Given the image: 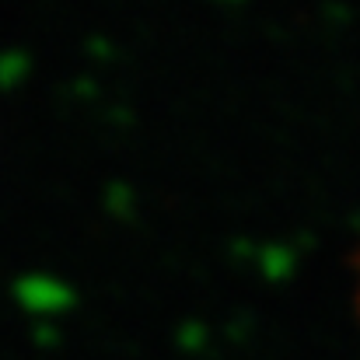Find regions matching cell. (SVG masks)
Instances as JSON below:
<instances>
[{"label": "cell", "instance_id": "6da1fadb", "mask_svg": "<svg viewBox=\"0 0 360 360\" xmlns=\"http://www.w3.org/2000/svg\"><path fill=\"white\" fill-rule=\"evenodd\" d=\"M350 269H354V311H357V322H360V241H357V248H354Z\"/></svg>", "mask_w": 360, "mask_h": 360}]
</instances>
